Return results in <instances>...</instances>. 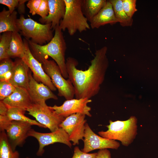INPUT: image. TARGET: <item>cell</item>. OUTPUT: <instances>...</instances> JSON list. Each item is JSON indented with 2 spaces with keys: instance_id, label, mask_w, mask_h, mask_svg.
Masks as SVG:
<instances>
[{
  "instance_id": "1",
  "label": "cell",
  "mask_w": 158,
  "mask_h": 158,
  "mask_svg": "<svg viewBox=\"0 0 158 158\" xmlns=\"http://www.w3.org/2000/svg\"><path fill=\"white\" fill-rule=\"evenodd\" d=\"M107 50L105 46L97 50L91 65L84 71L77 68L78 62L75 58L69 57L66 59L68 79L74 87L76 99H90L98 93L108 65Z\"/></svg>"
},
{
  "instance_id": "2",
  "label": "cell",
  "mask_w": 158,
  "mask_h": 158,
  "mask_svg": "<svg viewBox=\"0 0 158 158\" xmlns=\"http://www.w3.org/2000/svg\"><path fill=\"white\" fill-rule=\"evenodd\" d=\"M55 33L51 40L44 45H40L27 40L31 52L34 57L48 59L52 58L59 66L62 74L65 78H68L67 72L65 54L67 49L66 42L62 31L59 26L54 29Z\"/></svg>"
},
{
  "instance_id": "3",
  "label": "cell",
  "mask_w": 158,
  "mask_h": 158,
  "mask_svg": "<svg viewBox=\"0 0 158 158\" xmlns=\"http://www.w3.org/2000/svg\"><path fill=\"white\" fill-rule=\"evenodd\" d=\"M66 11L63 18L61 21L59 28L62 31L67 30L72 36L77 31L81 33L90 29L88 20L82 9L83 0H64Z\"/></svg>"
},
{
  "instance_id": "4",
  "label": "cell",
  "mask_w": 158,
  "mask_h": 158,
  "mask_svg": "<svg viewBox=\"0 0 158 158\" xmlns=\"http://www.w3.org/2000/svg\"><path fill=\"white\" fill-rule=\"evenodd\" d=\"M17 24L21 35L26 39L38 44H46L54 36L51 23H39L30 18H25L23 14L20 15L18 18Z\"/></svg>"
},
{
  "instance_id": "5",
  "label": "cell",
  "mask_w": 158,
  "mask_h": 158,
  "mask_svg": "<svg viewBox=\"0 0 158 158\" xmlns=\"http://www.w3.org/2000/svg\"><path fill=\"white\" fill-rule=\"evenodd\" d=\"M137 119L131 116L124 121H109V125L106 126L108 129L98 132L100 136L104 138L120 141L122 145L128 146L134 141L137 134Z\"/></svg>"
},
{
  "instance_id": "6",
  "label": "cell",
  "mask_w": 158,
  "mask_h": 158,
  "mask_svg": "<svg viewBox=\"0 0 158 158\" xmlns=\"http://www.w3.org/2000/svg\"><path fill=\"white\" fill-rule=\"evenodd\" d=\"M36 59L42 64L44 71L57 89L58 95L63 97L66 100L73 99L75 95L73 85L70 80H66L63 77L56 63L48 59L39 58Z\"/></svg>"
},
{
  "instance_id": "7",
  "label": "cell",
  "mask_w": 158,
  "mask_h": 158,
  "mask_svg": "<svg viewBox=\"0 0 158 158\" xmlns=\"http://www.w3.org/2000/svg\"><path fill=\"white\" fill-rule=\"evenodd\" d=\"M28 114L34 117L40 123L49 128L51 132L55 131L60 127L65 118L57 114L45 101L33 103L27 110Z\"/></svg>"
},
{
  "instance_id": "8",
  "label": "cell",
  "mask_w": 158,
  "mask_h": 158,
  "mask_svg": "<svg viewBox=\"0 0 158 158\" xmlns=\"http://www.w3.org/2000/svg\"><path fill=\"white\" fill-rule=\"evenodd\" d=\"M28 136L35 138L39 144L38 150L36 153L38 156H42L44 152V147L54 143L59 142L65 144L70 148L72 145L68 134L62 128H59L55 131L49 133H42L35 131L33 129L29 131Z\"/></svg>"
},
{
  "instance_id": "9",
  "label": "cell",
  "mask_w": 158,
  "mask_h": 158,
  "mask_svg": "<svg viewBox=\"0 0 158 158\" xmlns=\"http://www.w3.org/2000/svg\"><path fill=\"white\" fill-rule=\"evenodd\" d=\"M85 115L73 114L65 118L59 127L63 128L68 135L73 145L79 144V140H84L85 125L86 123Z\"/></svg>"
},
{
  "instance_id": "10",
  "label": "cell",
  "mask_w": 158,
  "mask_h": 158,
  "mask_svg": "<svg viewBox=\"0 0 158 158\" xmlns=\"http://www.w3.org/2000/svg\"><path fill=\"white\" fill-rule=\"evenodd\" d=\"M83 141L84 145L82 151L85 153L97 149L117 150L120 146V143L116 140L106 139L97 135L92 130L87 123L85 125Z\"/></svg>"
},
{
  "instance_id": "11",
  "label": "cell",
  "mask_w": 158,
  "mask_h": 158,
  "mask_svg": "<svg viewBox=\"0 0 158 158\" xmlns=\"http://www.w3.org/2000/svg\"><path fill=\"white\" fill-rule=\"evenodd\" d=\"M92 100L87 98H82L66 100L60 106L56 105L51 107L59 115L65 118L73 114L80 113L91 117L90 107L87 106Z\"/></svg>"
},
{
  "instance_id": "12",
  "label": "cell",
  "mask_w": 158,
  "mask_h": 158,
  "mask_svg": "<svg viewBox=\"0 0 158 158\" xmlns=\"http://www.w3.org/2000/svg\"><path fill=\"white\" fill-rule=\"evenodd\" d=\"M26 46V50L21 59L26 64L33 74V77L38 82H40L48 87L52 91L57 89L52 83L50 77L45 72L42 64L33 56L30 49L28 41L23 40Z\"/></svg>"
},
{
  "instance_id": "13",
  "label": "cell",
  "mask_w": 158,
  "mask_h": 158,
  "mask_svg": "<svg viewBox=\"0 0 158 158\" xmlns=\"http://www.w3.org/2000/svg\"><path fill=\"white\" fill-rule=\"evenodd\" d=\"M32 125L26 122L12 121L6 129L8 141L14 151L17 146L21 147L25 143Z\"/></svg>"
},
{
  "instance_id": "14",
  "label": "cell",
  "mask_w": 158,
  "mask_h": 158,
  "mask_svg": "<svg viewBox=\"0 0 158 158\" xmlns=\"http://www.w3.org/2000/svg\"><path fill=\"white\" fill-rule=\"evenodd\" d=\"M29 86L28 91L33 103H37L42 101L52 99L57 100V96L47 86L42 83H39L33 78L30 70L28 73Z\"/></svg>"
},
{
  "instance_id": "15",
  "label": "cell",
  "mask_w": 158,
  "mask_h": 158,
  "mask_svg": "<svg viewBox=\"0 0 158 158\" xmlns=\"http://www.w3.org/2000/svg\"><path fill=\"white\" fill-rule=\"evenodd\" d=\"M49 12L44 18H40L41 24L51 23V28L54 30L59 26L61 21L63 18L66 11V4L64 0H48Z\"/></svg>"
},
{
  "instance_id": "16",
  "label": "cell",
  "mask_w": 158,
  "mask_h": 158,
  "mask_svg": "<svg viewBox=\"0 0 158 158\" xmlns=\"http://www.w3.org/2000/svg\"><path fill=\"white\" fill-rule=\"evenodd\" d=\"M2 101L8 108H18L26 111L33 103L27 90L20 87H16L13 92Z\"/></svg>"
},
{
  "instance_id": "17",
  "label": "cell",
  "mask_w": 158,
  "mask_h": 158,
  "mask_svg": "<svg viewBox=\"0 0 158 158\" xmlns=\"http://www.w3.org/2000/svg\"><path fill=\"white\" fill-rule=\"evenodd\" d=\"M29 70L28 65L22 59H16L14 61L12 75L9 82L16 87H24L28 90Z\"/></svg>"
},
{
  "instance_id": "18",
  "label": "cell",
  "mask_w": 158,
  "mask_h": 158,
  "mask_svg": "<svg viewBox=\"0 0 158 158\" xmlns=\"http://www.w3.org/2000/svg\"><path fill=\"white\" fill-rule=\"evenodd\" d=\"M90 22V27L92 29L98 28L108 24L113 25L118 23L115 16L112 4L109 0L107 1L104 6Z\"/></svg>"
},
{
  "instance_id": "19",
  "label": "cell",
  "mask_w": 158,
  "mask_h": 158,
  "mask_svg": "<svg viewBox=\"0 0 158 158\" xmlns=\"http://www.w3.org/2000/svg\"><path fill=\"white\" fill-rule=\"evenodd\" d=\"M17 12L14 11L12 13L4 8L0 12V33L6 32H18L17 24Z\"/></svg>"
},
{
  "instance_id": "20",
  "label": "cell",
  "mask_w": 158,
  "mask_h": 158,
  "mask_svg": "<svg viewBox=\"0 0 158 158\" xmlns=\"http://www.w3.org/2000/svg\"><path fill=\"white\" fill-rule=\"evenodd\" d=\"M26 50V46L20 34L12 32L11 40L8 55L9 58L18 57L22 59Z\"/></svg>"
},
{
  "instance_id": "21",
  "label": "cell",
  "mask_w": 158,
  "mask_h": 158,
  "mask_svg": "<svg viewBox=\"0 0 158 158\" xmlns=\"http://www.w3.org/2000/svg\"><path fill=\"white\" fill-rule=\"evenodd\" d=\"M106 0H83L82 9L84 15L90 22L104 6Z\"/></svg>"
},
{
  "instance_id": "22",
  "label": "cell",
  "mask_w": 158,
  "mask_h": 158,
  "mask_svg": "<svg viewBox=\"0 0 158 158\" xmlns=\"http://www.w3.org/2000/svg\"><path fill=\"white\" fill-rule=\"evenodd\" d=\"M109 1L112 4L116 17L121 25L123 27L131 26L133 20L128 17L124 11L122 0Z\"/></svg>"
},
{
  "instance_id": "23",
  "label": "cell",
  "mask_w": 158,
  "mask_h": 158,
  "mask_svg": "<svg viewBox=\"0 0 158 158\" xmlns=\"http://www.w3.org/2000/svg\"><path fill=\"white\" fill-rule=\"evenodd\" d=\"M26 110L18 108H8L6 116L11 121H17L28 123L32 125H36L39 127L46 128L44 125L36 120L32 119L25 115Z\"/></svg>"
},
{
  "instance_id": "24",
  "label": "cell",
  "mask_w": 158,
  "mask_h": 158,
  "mask_svg": "<svg viewBox=\"0 0 158 158\" xmlns=\"http://www.w3.org/2000/svg\"><path fill=\"white\" fill-rule=\"evenodd\" d=\"M0 132V158H19L18 152L13 150L5 131Z\"/></svg>"
},
{
  "instance_id": "25",
  "label": "cell",
  "mask_w": 158,
  "mask_h": 158,
  "mask_svg": "<svg viewBox=\"0 0 158 158\" xmlns=\"http://www.w3.org/2000/svg\"><path fill=\"white\" fill-rule=\"evenodd\" d=\"M14 65V62L10 58L4 59L0 61V81L9 82L11 76Z\"/></svg>"
},
{
  "instance_id": "26",
  "label": "cell",
  "mask_w": 158,
  "mask_h": 158,
  "mask_svg": "<svg viewBox=\"0 0 158 158\" xmlns=\"http://www.w3.org/2000/svg\"><path fill=\"white\" fill-rule=\"evenodd\" d=\"M12 32H3L0 37V60L9 58L8 55L11 40Z\"/></svg>"
},
{
  "instance_id": "27",
  "label": "cell",
  "mask_w": 158,
  "mask_h": 158,
  "mask_svg": "<svg viewBox=\"0 0 158 158\" xmlns=\"http://www.w3.org/2000/svg\"><path fill=\"white\" fill-rule=\"evenodd\" d=\"M25 0H0V4L6 6L8 11L11 13L15 11L16 8H18L19 13L21 15L25 13V4L28 1Z\"/></svg>"
},
{
  "instance_id": "28",
  "label": "cell",
  "mask_w": 158,
  "mask_h": 158,
  "mask_svg": "<svg viewBox=\"0 0 158 158\" xmlns=\"http://www.w3.org/2000/svg\"><path fill=\"white\" fill-rule=\"evenodd\" d=\"M16 87L9 81H0V99L3 100L15 91Z\"/></svg>"
},
{
  "instance_id": "29",
  "label": "cell",
  "mask_w": 158,
  "mask_h": 158,
  "mask_svg": "<svg viewBox=\"0 0 158 158\" xmlns=\"http://www.w3.org/2000/svg\"><path fill=\"white\" fill-rule=\"evenodd\" d=\"M136 0H122L124 11L127 15L131 18L138 10L136 8Z\"/></svg>"
},
{
  "instance_id": "30",
  "label": "cell",
  "mask_w": 158,
  "mask_h": 158,
  "mask_svg": "<svg viewBox=\"0 0 158 158\" xmlns=\"http://www.w3.org/2000/svg\"><path fill=\"white\" fill-rule=\"evenodd\" d=\"M49 12L48 0H42L36 14L40 16L41 18H44L48 16Z\"/></svg>"
},
{
  "instance_id": "31",
  "label": "cell",
  "mask_w": 158,
  "mask_h": 158,
  "mask_svg": "<svg viewBox=\"0 0 158 158\" xmlns=\"http://www.w3.org/2000/svg\"><path fill=\"white\" fill-rule=\"evenodd\" d=\"M97 153H88L81 151L78 146L74 148V154L72 158H95Z\"/></svg>"
},
{
  "instance_id": "32",
  "label": "cell",
  "mask_w": 158,
  "mask_h": 158,
  "mask_svg": "<svg viewBox=\"0 0 158 158\" xmlns=\"http://www.w3.org/2000/svg\"><path fill=\"white\" fill-rule=\"evenodd\" d=\"M42 1V0H28L26 6L29 9V13L32 16L36 14Z\"/></svg>"
},
{
  "instance_id": "33",
  "label": "cell",
  "mask_w": 158,
  "mask_h": 158,
  "mask_svg": "<svg viewBox=\"0 0 158 158\" xmlns=\"http://www.w3.org/2000/svg\"><path fill=\"white\" fill-rule=\"evenodd\" d=\"M12 121L8 118L6 115H0V131H5Z\"/></svg>"
},
{
  "instance_id": "34",
  "label": "cell",
  "mask_w": 158,
  "mask_h": 158,
  "mask_svg": "<svg viewBox=\"0 0 158 158\" xmlns=\"http://www.w3.org/2000/svg\"><path fill=\"white\" fill-rule=\"evenodd\" d=\"M95 158H111V153L107 149L99 150Z\"/></svg>"
},
{
  "instance_id": "35",
  "label": "cell",
  "mask_w": 158,
  "mask_h": 158,
  "mask_svg": "<svg viewBox=\"0 0 158 158\" xmlns=\"http://www.w3.org/2000/svg\"><path fill=\"white\" fill-rule=\"evenodd\" d=\"M8 109L7 106L2 100L0 101V115H6Z\"/></svg>"
},
{
  "instance_id": "36",
  "label": "cell",
  "mask_w": 158,
  "mask_h": 158,
  "mask_svg": "<svg viewBox=\"0 0 158 158\" xmlns=\"http://www.w3.org/2000/svg\"><path fill=\"white\" fill-rule=\"evenodd\" d=\"M25 158H29L28 157H25Z\"/></svg>"
}]
</instances>
